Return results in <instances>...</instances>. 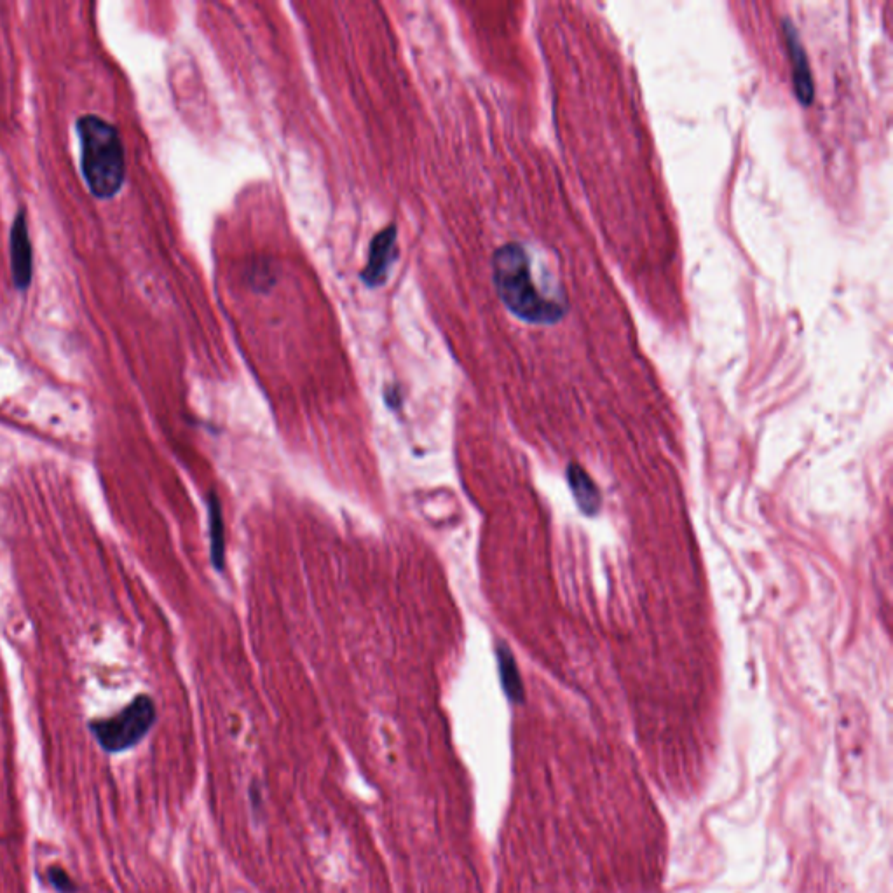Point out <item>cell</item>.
<instances>
[{
    "instance_id": "30bf717a",
    "label": "cell",
    "mask_w": 893,
    "mask_h": 893,
    "mask_svg": "<svg viewBox=\"0 0 893 893\" xmlns=\"http://www.w3.org/2000/svg\"><path fill=\"white\" fill-rule=\"evenodd\" d=\"M384 396H386V402L389 403V407H393V409H395V407H398V405H400V393H398V389H388V391L384 393Z\"/></svg>"
},
{
    "instance_id": "277c9868",
    "label": "cell",
    "mask_w": 893,
    "mask_h": 893,
    "mask_svg": "<svg viewBox=\"0 0 893 893\" xmlns=\"http://www.w3.org/2000/svg\"><path fill=\"white\" fill-rule=\"evenodd\" d=\"M9 255H11V276L16 290L25 292L34 278V248L28 232L27 212L20 210L14 217L9 234Z\"/></svg>"
},
{
    "instance_id": "ba28073f",
    "label": "cell",
    "mask_w": 893,
    "mask_h": 893,
    "mask_svg": "<svg viewBox=\"0 0 893 893\" xmlns=\"http://www.w3.org/2000/svg\"><path fill=\"white\" fill-rule=\"evenodd\" d=\"M208 515H210V548H212L213 567L222 571L225 564L224 519L222 508L215 494L208 496Z\"/></svg>"
},
{
    "instance_id": "6da1fadb",
    "label": "cell",
    "mask_w": 893,
    "mask_h": 893,
    "mask_svg": "<svg viewBox=\"0 0 893 893\" xmlns=\"http://www.w3.org/2000/svg\"><path fill=\"white\" fill-rule=\"evenodd\" d=\"M492 278L508 311L529 325H557L569 313L566 295L550 281L538 280L531 253L522 243H506L492 255Z\"/></svg>"
},
{
    "instance_id": "52a82bcc",
    "label": "cell",
    "mask_w": 893,
    "mask_h": 893,
    "mask_svg": "<svg viewBox=\"0 0 893 893\" xmlns=\"http://www.w3.org/2000/svg\"><path fill=\"white\" fill-rule=\"evenodd\" d=\"M499 675H501V684L505 689L506 696L512 702H524V684L520 679L519 667L513 658L512 651L506 648L505 644H499L498 651Z\"/></svg>"
},
{
    "instance_id": "9c48e42d",
    "label": "cell",
    "mask_w": 893,
    "mask_h": 893,
    "mask_svg": "<svg viewBox=\"0 0 893 893\" xmlns=\"http://www.w3.org/2000/svg\"><path fill=\"white\" fill-rule=\"evenodd\" d=\"M48 878L49 881H51V885H53V887L60 893L77 892V887H75L74 881L70 880L69 874L65 873L60 867L49 869Z\"/></svg>"
},
{
    "instance_id": "3957f363",
    "label": "cell",
    "mask_w": 893,
    "mask_h": 893,
    "mask_svg": "<svg viewBox=\"0 0 893 893\" xmlns=\"http://www.w3.org/2000/svg\"><path fill=\"white\" fill-rule=\"evenodd\" d=\"M156 723V705L149 696H137L117 716L91 723L98 744L107 752H123L144 740Z\"/></svg>"
},
{
    "instance_id": "5b68a950",
    "label": "cell",
    "mask_w": 893,
    "mask_h": 893,
    "mask_svg": "<svg viewBox=\"0 0 893 893\" xmlns=\"http://www.w3.org/2000/svg\"><path fill=\"white\" fill-rule=\"evenodd\" d=\"M398 253H396V227L389 225L386 229L375 234V238L370 243L369 262L362 271V280L367 287H381L388 280V273L393 262H395Z\"/></svg>"
},
{
    "instance_id": "7a4b0ae2",
    "label": "cell",
    "mask_w": 893,
    "mask_h": 893,
    "mask_svg": "<svg viewBox=\"0 0 893 893\" xmlns=\"http://www.w3.org/2000/svg\"><path fill=\"white\" fill-rule=\"evenodd\" d=\"M81 145V170L89 192L98 199H112L126 180L124 145L114 124L96 114L75 121Z\"/></svg>"
},
{
    "instance_id": "8992f818",
    "label": "cell",
    "mask_w": 893,
    "mask_h": 893,
    "mask_svg": "<svg viewBox=\"0 0 893 893\" xmlns=\"http://www.w3.org/2000/svg\"><path fill=\"white\" fill-rule=\"evenodd\" d=\"M567 482H569V489L573 492L574 501H576V505L580 506L581 512L590 515V517L597 515L600 506H602L599 487L595 485L592 477L581 468L580 464H569Z\"/></svg>"
}]
</instances>
